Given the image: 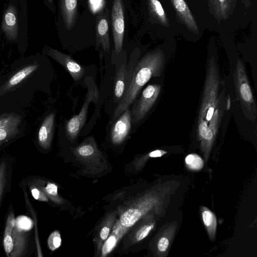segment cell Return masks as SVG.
I'll list each match as a JSON object with an SVG mask.
<instances>
[{
	"instance_id": "cell-34",
	"label": "cell",
	"mask_w": 257,
	"mask_h": 257,
	"mask_svg": "<svg viewBox=\"0 0 257 257\" xmlns=\"http://www.w3.org/2000/svg\"><path fill=\"white\" fill-rule=\"evenodd\" d=\"M109 231H110V229L108 227H106V226L103 227L101 229L100 232V236L101 238L103 240L106 239L108 236Z\"/></svg>"
},
{
	"instance_id": "cell-21",
	"label": "cell",
	"mask_w": 257,
	"mask_h": 257,
	"mask_svg": "<svg viewBox=\"0 0 257 257\" xmlns=\"http://www.w3.org/2000/svg\"><path fill=\"white\" fill-rule=\"evenodd\" d=\"M141 211L137 209L131 208L124 212L120 217L122 226L130 227L133 225L141 217Z\"/></svg>"
},
{
	"instance_id": "cell-35",
	"label": "cell",
	"mask_w": 257,
	"mask_h": 257,
	"mask_svg": "<svg viewBox=\"0 0 257 257\" xmlns=\"http://www.w3.org/2000/svg\"><path fill=\"white\" fill-rule=\"evenodd\" d=\"M241 2L246 8H248L251 5L250 0H241Z\"/></svg>"
},
{
	"instance_id": "cell-3",
	"label": "cell",
	"mask_w": 257,
	"mask_h": 257,
	"mask_svg": "<svg viewBox=\"0 0 257 257\" xmlns=\"http://www.w3.org/2000/svg\"><path fill=\"white\" fill-rule=\"evenodd\" d=\"M98 98V90L92 80L88 82V91L80 111L77 115H73L65 123V132L70 139L74 140L78 136L85 123L89 104L91 102H96Z\"/></svg>"
},
{
	"instance_id": "cell-10",
	"label": "cell",
	"mask_w": 257,
	"mask_h": 257,
	"mask_svg": "<svg viewBox=\"0 0 257 257\" xmlns=\"http://www.w3.org/2000/svg\"><path fill=\"white\" fill-rule=\"evenodd\" d=\"M209 13L219 23L232 15L237 0H207Z\"/></svg>"
},
{
	"instance_id": "cell-31",
	"label": "cell",
	"mask_w": 257,
	"mask_h": 257,
	"mask_svg": "<svg viewBox=\"0 0 257 257\" xmlns=\"http://www.w3.org/2000/svg\"><path fill=\"white\" fill-rule=\"evenodd\" d=\"M5 20L8 25L13 26L16 23L15 16L12 13H8L5 16Z\"/></svg>"
},
{
	"instance_id": "cell-30",
	"label": "cell",
	"mask_w": 257,
	"mask_h": 257,
	"mask_svg": "<svg viewBox=\"0 0 257 257\" xmlns=\"http://www.w3.org/2000/svg\"><path fill=\"white\" fill-rule=\"evenodd\" d=\"M169 243V240L167 238L165 237H161L158 243V249L162 252L165 251L168 247Z\"/></svg>"
},
{
	"instance_id": "cell-19",
	"label": "cell",
	"mask_w": 257,
	"mask_h": 257,
	"mask_svg": "<svg viewBox=\"0 0 257 257\" xmlns=\"http://www.w3.org/2000/svg\"><path fill=\"white\" fill-rule=\"evenodd\" d=\"M15 221L16 219L14 212L13 210H11L7 219L3 238L4 249L8 257H10V254L14 246L12 233Z\"/></svg>"
},
{
	"instance_id": "cell-9",
	"label": "cell",
	"mask_w": 257,
	"mask_h": 257,
	"mask_svg": "<svg viewBox=\"0 0 257 257\" xmlns=\"http://www.w3.org/2000/svg\"><path fill=\"white\" fill-rule=\"evenodd\" d=\"M21 120V116L14 113L0 116V145L17 135Z\"/></svg>"
},
{
	"instance_id": "cell-14",
	"label": "cell",
	"mask_w": 257,
	"mask_h": 257,
	"mask_svg": "<svg viewBox=\"0 0 257 257\" xmlns=\"http://www.w3.org/2000/svg\"><path fill=\"white\" fill-rule=\"evenodd\" d=\"M26 231L14 225L12 233L14 246L10 257H21L26 254L28 244V233Z\"/></svg>"
},
{
	"instance_id": "cell-24",
	"label": "cell",
	"mask_w": 257,
	"mask_h": 257,
	"mask_svg": "<svg viewBox=\"0 0 257 257\" xmlns=\"http://www.w3.org/2000/svg\"><path fill=\"white\" fill-rule=\"evenodd\" d=\"M61 243V238L59 232L57 231L53 232L48 239V245L49 248L53 251L58 248Z\"/></svg>"
},
{
	"instance_id": "cell-25",
	"label": "cell",
	"mask_w": 257,
	"mask_h": 257,
	"mask_svg": "<svg viewBox=\"0 0 257 257\" xmlns=\"http://www.w3.org/2000/svg\"><path fill=\"white\" fill-rule=\"evenodd\" d=\"M6 169V163L2 162L0 164V201L7 182Z\"/></svg>"
},
{
	"instance_id": "cell-7",
	"label": "cell",
	"mask_w": 257,
	"mask_h": 257,
	"mask_svg": "<svg viewBox=\"0 0 257 257\" xmlns=\"http://www.w3.org/2000/svg\"><path fill=\"white\" fill-rule=\"evenodd\" d=\"M132 123V112L128 108L117 118L111 127L110 137L114 144L118 145L126 138L131 131Z\"/></svg>"
},
{
	"instance_id": "cell-18",
	"label": "cell",
	"mask_w": 257,
	"mask_h": 257,
	"mask_svg": "<svg viewBox=\"0 0 257 257\" xmlns=\"http://www.w3.org/2000/svg\"><path fill=\"white\" fill-rule=\"evenodd\" d=\"M127 84V70L125 64H122L117 70L114 81V95L118 102L121 100Z\"/></svg>"
},
{
	"instance_id": "cell-22",
	"label": "cell",
	"mask_w": 257,
	"mask_h": 257,
	"mask_svg": "<svg viewBox=\"0 0 257 257\" xmlns=\"http://www.w3.org/2000/svg\"><path fill=\"white\" fill-rule=\"evenodd\" d=\"M185 161L187 167L193 171H200L204 166L203 159L196 154H189L186 157Z\"/></svg>"
},
{
	"instance_id": "cell-27",
	"label": "cell",
	"mask_w": 257,
	"mask_h": 257,
	"mask_svg": "<svg viewBox=\"0 0 257 257\" xmlns=\"http://www.w3.org/2000/svg\"><path fill=\"white\" fill-rule=\"evenodd\" d=\"M116 241V238L113 235L110 236L107 239L102 249V253L103 255L107 254L112 250L115 244Z\"/></svg>"
},
{
	"instance_id": "cell-1",
	"label": "cell",
	"mask_w": 257,
	"mask_h": 257,
	"mask_svg": "<svg viewBox=\"0 0 257 257\" xmlns=\"http://www.w3.org/2000/svg\"><path fill=\"white\" fill-rule=\"evenodd\" d=\"M219 84L216 65L212 57L208 63L196 129L201 146L205 149L211 147L222 114L221 102L218 96Z\"/></svg>"
},
{
	"instance_id": "cell-28",
	"label": "cell",
	"mask_w": 257,
	"mask_h": 257,
	"mask_svg": "<svg viewBox=\"0 0 257 257\" xmlns=\"http://www.w3.org/2000/svg\"><path fill=\"white\" fill-rule=\"evenodd\" d=\"M153 228L152 225H145L142 227L136 233V237L138 240H141L146 237Z\"/></svg>"
},
{
	"instance_id": "cell-12",
	"label": "cell",
	"mask_w": 257,
	"mask_h": 257,
	"mask_svg": "<svg viewBox=\"0 0 257 257\" xmlns=\"http://www.w3.org/2000/svg\"><path fill=\"white\" fill-rule=\"evenodd\" d=\"M108 15L109 12L106 10L99 14L96 19V48L101 46L105 52H108L110 48Z\"/></svg>"
},
{
	"instance_id": "cell-36",
	"label": "cell",
	"mask_w": 257,
	"mask_h": 257,
	"mask_svg": "<svg viewBox=\"0 0 257 257\" xmlns=\"http://www.w3.org/2000/svg\"><path fill=\"white\" fill-rule=\"evenodd\" d=\"M230 107V98L229 97V96H228V98H227V104H226V107L227 109H229Z\"/></svg>"
},
{
	"instance_id": "cell-32",
	"label": "cell",
	"mask_w": 257,
	"mask_h": 257,
	"mask_svg": "<svg viewBox=\"0 0 257 257\" xmlns=\"http://www.w3.org/2000/svg\"><path fill=\"white\" fill-rule=\"evenodd\" d=\"M103 2V0H89L90 7L93 12H96L99 10L101 6L98 5V3Z\"/></svg>"
},
{
	"instance_id": "cell-16",
	"label": "cell",
	"mask_w": 257,
	"mask_h": 257,
	"mask_svg": "<svg viewBox=\"0 0 257 257\" xmlns=\"http://www.w3.org/2000/svg\"><path fill=\"white\" fill-rule=\"evenodd\" d=\"M61 9L65 28L68 30L75 24L77 13V0H60Z\"/></svg>"
},
{
	"instance_id": "cell-5",
	"label": "cell",
	"mask_w": 257,
	"mask_h": 257,
	"mask_svg": "<svg viewBox=\"0 0 257 257\" xmlns=\"http://www.w3.org/2000/svg\"><path fill=\"white\" fill-rule=\"evenodd\" d=\"M113 38L115 51H121L124 33V18L122 0H113L111 10Z\"/></svg>"
},
{
	"instance_id": "cell-11",
	"label": "cell",
	"mask_w": 257,
	"mask_h": 257,
	"mask_svg": "<svg viewBox=\"0 0 257 257\" xmlns=\"http://www.w3.org/2000/svg\"><path fill=\"white\" fill-rule=\"evenodd\" d=\"M170 1L180 22L188 30L195 34H198L199 30L197 22L185 0H170Z\"/></svg>"
},
{
	"instance_id": "cell-8",
	"label": "cell",
	"mask_w": 257,
	"mask_h": 257,
	"mask_svg": "<svg viewBox=\"0 0 257 257\" xmlns=\"http://www.w3.org/2000/svg\"><path fill=\"white\" fill-rule=\"evenodd\" d=\"M48 55L68 71L74 81H79L84 76L83 67L70 55L55 49H51Z\"/></svg>"
},
{
	"instance_id": "cell-26",
	"label": "cell",
	"mask_w": 257,
	"mask_h": 257,
	"mask_svg": "<svg viewBox=\"0 0 257 257\" xmlns=\"http://www.w3.org/2000/svg\"><path fill=\"white\" fill-rule=\"evenodd\" d=\"M30 188L31 194L35 199L41 201H48V198L44 192L39 188L32 185L30 186Z\"/></svg>"
},
{
	"instance_id": "cell-33",
	"label": "cell",
	"mask_w": 257,
	"mask_h": 257,
	"mask_svg": "<svg viewBox=\"0 0 257 257\" xmlns=\"http://www.w3.org/2000/svg\"><path fill=\"white\" fill-rule=\"evenodd\" d=\"M166 152L161 150H156L150 152L149 156L151 158L160 157L166 154Z\"/></svg>"
},
{
	"instance_id": "cell-6",
	"label": "cell",
	"mask_w": 257,
	"mask_h": 257,
	"mask_svg": "<svg viewBox=\"0 0 257 257\" xmlns=\"http://www.w3.org/2000/svg\"><path fill=\"white\" fill-rule=\"evenodd\" d=\"M235 83L241 102L249 110L255 106L252 93L245 73L244 66L241 61L238 60L235 71Z\"/></svg>"
},
{
	"instance_id": "cell-23",
	"label": "cell",
	"mask_w": 257,
	"mask_h": 257,
	"mask_svg": "<svg viewBox=\"0 0 257 257\" xmlns=\"http://www.w3.org/2000/svg\"><path fill=\"white\" fill-rule=\"evenodd\" d=\"M15 225L20 229L27 231L33 227V223L30 218L27 216H21L16 219Z\"/></svg>"
},
{
	"instance_id": "cell-13",
	"label": "cell",
	"mask_w": 257,
	"mask_h": 257,
	"mask_svg": "<svg viewBox=\"0 0 257 257\" xmlns=\"http://www.w3.org/2000/svg\"><path fill=\"white\" fill-rule=\"evenodd\" d=\"M55 114L51 113L45 118L41 125L38 134L39 145L44 149H48L51 145L54 128Z\"/></svg>"
},
{
	"instance_id": "cell-4",
	"label": "cell",
	"mask_w": 257,
	"mask_h": 257,
	"mask_svg": "<svg viewBox=\"0 0 257 257\" xmlns=\"http://www.w3.org/2000/svg\"><path fill=\"white\" fill-rule=\"evenodd\" d=\"M161 89L157 84H150L145 88L132 107V123H139L145 118L157 101Z\"/></svg>"
},
{
	"instance_id": "cell-15",
	"label": "cell",
	"mask_w": 257,
	"mask_h": 257,
	"mask_svg": "<svg viewBox=\"0 0 257 257\" xmlns=\"http://www.w3.org/2000/svg\"><path fill=\"white\" fill-rule=\"evenodd\" d=\"M39 67L38 63L28 65L17 71L0 88V94L7 92L20 83Z\"/></svg>"
},
{
	"instance_id": "cell-2",
	"label": "cell",
	"mask_w": 257,
	"mask_h": 257,
	"mask_svg": "<svg viewBox=\"0 0 257 257\" xmlns=\"http://www.w3.org/2000/svg\"><path fill=\"white\" fill-rule=\"evenodd\" d=\"M164 62V54L160 49L147 53L138 61L124 94L114 110L113 120L130 107L141 88L152 77H158L161 75Z\"/></svg>"
},
{
	"instance_id": "cell-29",
	"label": "cell",
	"mask_w": 257,
	"mask_h": 257,
	"mask_svg": "<svg viewBox=\"0 0 257 257\" xmlns=\"http://www.w3.org/2000/svg\"><path fill=\"white\" fill-rule=\"evenodd\" d=\"M44 190L51 198H53L57 195L58 188L55 184L48 183Z\"/></svg>"
},
{
	"instance_id": "cell-17",
	"label": "cell",
	"mask_w": 257,
	"mask_h": 257,
	"mask_svg": "<svg viewBox=\"0 0 257 257\" xmlns=\"http://www.w3.org/2000/svg\"><path fill=\"white\" fill-rule=\"evenodd\" d=\"M148 9L150 16L156 23L164 27L170 26L167 16L159 0H148Z\"/></svg>"
},
{
	"instance_id": "cell-20",
	"label": "cell",
	"mask_w": 257,
	"mask_h": 257,
	"mask_svg": "<svg viewBox=\"0 0 257 257\" xmlns=\"http://www.w3.org/2000/svg\"><path fill=\"white\" fill-rule=\"evenodd\" d=\"M203 223L210 236H214L216 226V218L214 213L209 209L204 207L202 211Z\"/></svg>"
}]
</instances>
